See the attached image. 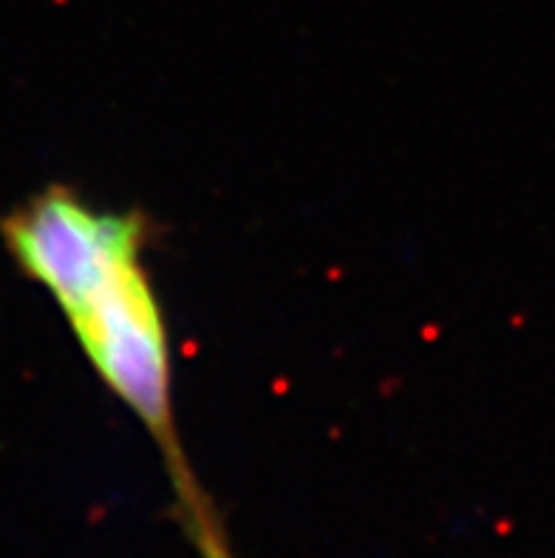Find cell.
Returning a JSON list of instances; mask_svg holds the SVG:
<instances>
[{
	"instance_id": "cell-1",
	"label": "cell",
	"mask_w": 555,
	"mask_h": 558,
	"mask_svg": "<svg viewBox=\"0 0 555 558\" xmlns=\"http://www.w3.org/2000/svg\"><path fill=\"white\" fill-rule=\"evenodd\" d=\"M0 239L17 270L54 297L102 385L156 442L199 556L233 558L182 448L167 320L145 264V213L94 204L71 185H45L0 219Z\"/></svg>"
}]
</instances>
